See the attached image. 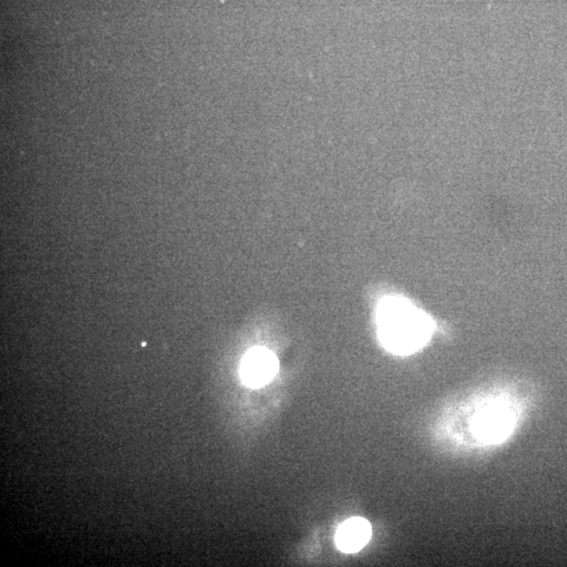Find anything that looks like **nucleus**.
Returning <instances> with one entry per match:
<instances>
[{"instance_id":"nucleus-1","label":"nucleus","mask_w":567,"mask_h":567,"mask_svg":"<svg viewBox=\"0 0 567 567\" xmlns=\"http://www.w3.org/2000/svg\"><path fill=\"white\" fill-rule=\"evenodd\" d=\"M377 334L383 346L394 354L408 355L429 342L432 319L406 298L390 297L378 304Z\"/></svg>"},{"instance_id":"nucleus-2","label":"nucleus","mask_w":567,"mask_h":567,"mask_svg":"<svg viewBox=\"0 0 567 567\" xmlns=\"http://www.w3.org/2000/svg\"><path fill=\"white\" fill-rule=\"evenodd\" d=\"M279 370V361L275 354L263 347L247 352L241 363L240 374L247 387L262 388L269 383Z\"/></svg>"},{"instance_id":"nucleus-3","label":"nucleus","mask_w":567,"mask_h":567,"mask_svg":"<svg viewBox=\"0 0 567 567\" xmlns=\"http://www.w3.org/2000/svg\"><path fill=\"white\" fill-rule=\"evenodd\" d=\"M476 435L487 442H498L511 433L513 419L510 411L503 407L486 410L475 421Z\"/></svg>"},{"instance_id":"nucleus-4","label":"nucleus","mask_w":567,"mask_h":567,"mask_svg":"<svg viewBox=\"0 0 567 567\" xmlns=\"http://www.w3.org/2000/svg\"><path fill=\"white\" fill-rule=\"evenodd\" d=\"M371 534L373 530L366 519L351 518L338 527L335 543L344 553H356L369 543Z\"/></svg>"}]
</instances>
